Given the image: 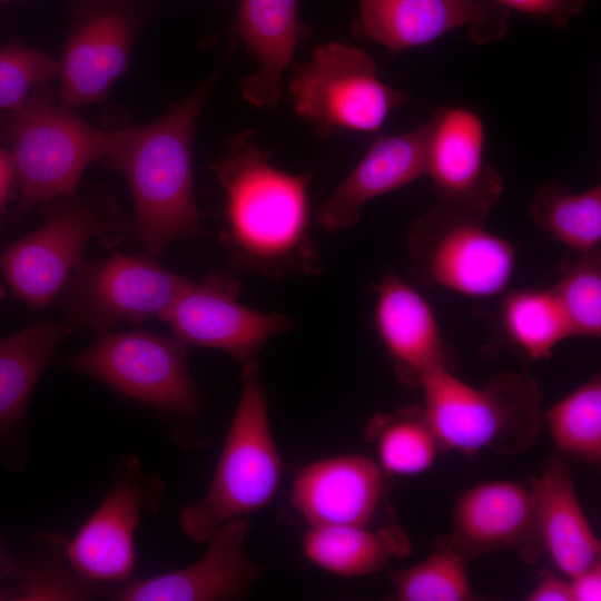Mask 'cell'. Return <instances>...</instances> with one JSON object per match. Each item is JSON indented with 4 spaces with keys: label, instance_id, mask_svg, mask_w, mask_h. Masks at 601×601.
Returning a JSON list of instances; mask_svg holds the SVG:
<instances>
[{
    "label": "cell",
    "instance_id": "cell-24",
    "mask_svg": "<svg viewBox=\"0 0 601 601\" xmlns=\"http://www.w3.org/2000/svg\"><path fill=\"white\" fill-rule=\"evenodd\" d=\"M63 336L61 322H41L0 338V443L23 427L31 393Z\"/></svg>",
    "mask_w": 601,
    "mask_h": 601
},
{
    "label": "cell",
    "instance_id": "cell-10",
    "mask_svg": "<svg viewBox=\"0 0 601 601\" xmlns=\"http://www.w3.org/2000/svg\"><path fill=\"white\" fill-rule=\"evenodd\" d=\"M58 60L59 100L73 109L102 100L128 66L146 10L137 0H69Z\"/></svg>",
    "mask_w": 601,
    "mask_h": 601
},
{
    "label": "cell",
    "instance_id": "cell-19",
    "mask_svg": "<svg viewBox=\"0 0 601 601\" xmlns=\"http://www.w3.org/2000/svg\"><path fill=\"white\" fill-rule=\"evenodd\" d=\"M375 328L397 377L420 386L424 375L450 366V353L436 316L424 296L396 274L377 286Z\"/></svg>",
    "mask_w": 601,
    "mask_h": 601
},
{
    "label": "cell",
    "instance_id": "cell-21",
    "mask_svg": "<svg viewBox=\"0 0 601 601\" xmlns=\"http://www.w3.org/2000/svg\"><path fill=\"white\" fill-rule=\"evenodd\" d=\"M543 553L566 578L600 561L601 543L580 503L566 461L553 455L529 482Z\"/></svg>",
    "mask_w": 601,
    "mask_h": 601
},
{
    "label": "cell",
    "instance_id": "cell-29",
    "mask_svg": "<svg viewBox=\"0 0 601 601\" xmlns=\"http://www.w3.org/2000/svg\"><path fill=\"white\" fill-rule=\"evenodd\" d=\"M67 541L60 535H40L32 553L11 568L18 581L10 600H87L93 584L71 566L66 552Z\"/></svg>",
    "mask_w": 601,
    "mask_h": 601
},
{
    "label": "cell",
    "instance_id": "cell-30",
    "mask_svg": "<svg viewBox=\"0 0 601 601\" xmlns=\"http://www.w3.org/2000/svg\"><path fill=\"white\" fill-rule=\"evenodd\" d=\"M467 561L446 542L430 556L404 570L393 571V599L398 601L474 600Z\"/></svg>",
    "mask_w": 601,
    "mask_h": 601
},
{
    "label": "cell",
    "instance_id": "cell-12",
    "mask_svg": "<svg viewBox=\"0 0 601 601\" xmlns=\"http://www.w3.org/2000/svg\"><path fill=\"white\" fill-rule=\"evenodd\" d=\"M160 481L137 459L122 462L101 503L67 541L72 569L93 584H126L136 566V533L145 514L158 508Z\"/></svg>",
    "mask_w": 601,
    "mask_h": 601
},
{
    "label": "cell",
    "instance_id": "cell-18",
    "mask_svg": "<svg viewBox=\"0 0 601 601\" xmlns=\"http://www.w3.org/2000/svg\"><path fill=\"white\" fill-rule=\"evenodd\" d=\"M384 476L365 455L318 460L298 470L290 501L309 526L368 525L383 500Z\"/></svg>",
    "mask_w": 601,
    "mask_h": 601
},
{
    "label": "cell",
    "instance_id": "cell-37",
    "mask_svg": "<svg viewBox=\"0 0 601 601\" xmlns=\"http://www.w3.org/2000/svg\"><path fill=\"white\" fill-rule=\"evenodd\" d=\"M0 600H9V592L2 589L1 583H0Z\"/></svg>",
    "mask_w": 601,
    "mask_h": 601
},
{
    "label": "cell",
    "instance_id": "cell-33",
    "mask_svg": "<svg viewBox=\"0 0 601 601\" xmlns=\"http://www.w3.org/2000/svg\"><path fill=\"white\" fill-rule=\"evenodd\" d=\"M501 6L535 19L548 21L558 29L565 28L578 17L588 0H494Z\"/></svg>",
    "mask_w": 601,
    "mask_h": 601
},
{
    "label": "cell",
    "instance_id": "cell-25",
    "mask_svg": "<svg viewBox=\"0 0 601 601\" xmlns=\"http://www.w3.org/2000/svg\"><path fill=\"white\" fill-rule=\"evenodd\" d=\"M367 436L375 444L378 465L390 475H420L444 453L423 405L376 413L368 422Z\"/></svg>",
    "mask_w": 601,
    "mask_h": 601
},
{
    "label": "cell",
    "instance_id": "cell-13",
    "mask_svg": "<svg viewBox=\"0 0 601 601\" xmlns=\"http://www.w3.org/2000/svg\"><path fill=\"white\" fill-rule=\"evenodd\" d=\"M239 293L236 278L213 273L188 283L158 318L185 345L219 349L244 364L270 336L288 329L290 321L243 305Z\"/></svg>",
    "mask_w": 601,
    "mask_h": 601
},
{
    "label": "cell",
    "instance_id": "cell-17",
    "mask_svg": "<svg viewBox=\"0 0 601 601\" xmlns=\"http://www.w3.org/2000/svg\"><path fill=\"white\" fill-rule=\"evenodd\" d=\"M245 518L230 520L209 538L203 555L183 569L130 581L116 591L120 601H217L240 597L260 573L248 558Z\"/></svg>",
    "mask_w": 601,
    "mask_h": 601
},
{
    "label": "cell",
    "instance_id": "cell-36",
    "mask_svg": "<svg viewBox=\"0 0 601 601\" xmlns=\"http://www.w3.org/2000/svg\"><path fill=\"white\" fill-rule=\"evenodd\" d=\"M16 184V171L10 152L7 148L0 147V221Z\"/></svg>",
    "mask_w": 601,
    "mask_h": 601
},
{
    "label": "cell",
    "instance_id": "cell-15",
    "mask_svg": "<svg viewBox=\"0 0 601 601\" xmlns=\"http://www.w3.org/2000/svg\"><path fill=\"white\" fill-rule=\"evenodd\" d=\"M356 31L400 52L465 28L476 45L501 40L511 11L494 0H357Z\"/></svg>",
    "mask_w": 601,
    "mask_h": 601
},
{
    "label": "cell",
    "instance_id": "cell-39",
    "mask_svg": "<svg viewBox=\"0 0 601 601\" xmlns=\"http://www.w3.org/2000/svg\"><path fill=\"white\" fill-rule=\"evenodd\" d=\"M0 564H1V552H0ZM0 579H1V574H0Z\"/></svg>",
    "mask_w": 601,
    "mask_h": 601
},
{
    "label": "cell",
    "instance_id": "cell-8",
    "mask_svg": "<svg viewBox=\"0 0 601 601\" xmlns=\"http://www.w3.org/2000/svg\"><path fill=\"white\" fill-rule=\"evenodd\" d=\"M72 274L55 299L67 335L81 328L105 334L118 322L159 317L189 283L151 257L124 254L83 259Z\"/></svg>",
    "mask_w": 601,
    "mask_h": 601
},
{
    "label": "cell",
    "instance_id": "cell-2",
    "mask_svg": "<svg viewBox=\"0 0 601 601\" xmlns=\"http://www.w3.org/2000/svg\"><path fill=\"white\" fill-rule=\"evenodd\" d=\"M214 83L207 78L158 119L109 130L105 157L127 180L135 205L136 233L151 255L179 238L200 234L194 197L193 138Z\"/></svg>",
    "mask_w": 601,
    "mask_h": 601
},
{
    "label": "cell",
    "instance_id": "cell-23",
    "mask_svg": "<svg viewBox=\"0 0 601 601\" xmlns=\"http://www.w3.org/2000/svg\"><path fill=\"white\" fill-rule=\"evenodd\" d=\"M303 553L316 566L345 578L383 570L393 559L412 551L407 534L396 525L311 526L303 538Z\"/></svg>",
    "mask_w": 601,
    "mask_h": 601
},
{
    "label": "cell",
    "instance_id": "cell-31",
    "mask_svg": "<svg viewBox=\"0 0 601 601\" xmlns=\"http://www.w3.org/2000/svg\"><path fill=\"white\" fill-rule=\"evenodd\" d=\"M551 288L561 306L572 337L601 335V252L579 254Z\"/></svg>",
    "mask_w": 601,
    "mask_h": 601
},
{
    "label": "cell",
    "instance_id": "cell-1",
    "mask_svg": "<svg viewBox=\"0 0 601 601\" xmlns=\"http://www.w3.org/2000/svg\"><path fill=\"white\" fill-rule=\"evenodd\" d=\"M253 135L229 139L211 167L225 193L221 243L238 266L270 278L318 274L321 257L308 235L312 174L275 168Z\"/></svg>",
    "mask_w": 601,
    "mask_h": 601
},
{
    "label": "cell",
    "instance_id": "cell-22",
    "mask_svg": "<svg viewBox=\"0 0 601 601\" xmlns=\"http://www.w3.org/2000/svg\"><path fill=\"white\" fill-rule=\"evenodd\" d=\"M298 0H239L235 31L258 63L256 73L242 79L245 100L264 108L282 93L280 77L296 46L309 36L297 13Z\"/></svg>",
    "mask_w": 601,
    "mask_h": 601
},
{
    "label": "cell",
    "instance_id": "cell-6",
    "mask_svg": "<svg viewBox=\"0 0 601 601\" xmlns=\"http://www.w3.org/2000/svg\"><path fill=\"white\" fill-rule=\"evenodd\" d=\"M484 217L436 203L407 229L415 275L426 284L472 298L504 293L516 268L515 247Z\"/></svg>",
    "mask_w": 601,
    "mask_h": 601
},
{
    "label": "cell",
    "instance_id": "cell-11",
    "mask_svg": "<svg viewBox=\"0 0 601 601\" xmlns=\"http://www.w3.org/2000/svg\"><path fill=\"white\" fill-rule=\"evenodd\" d=\"M43 225L0 253V272L12 292L32 309L59 295L91 238L104 244L118 237L76 194L56 198Z\"/></svg>",
    "mask_w": 601,
    "mask_h": 601
},
{
    "label": "cell",
    "instance_id": "cell-7",
    "mask_svg": "<svg viewBox=\"0 0 601 601\" xmlns=\"http://www.w3.org/2000/svg\"><path fill=\"white\" fill-rule=\"evenodd\" d=\"M295 112L315 125L318 139L338 130L374 132L407 95L384 83L372 56L339 42L318 46L296 65L289 82Z\"/></svg>",
    "mask_w": 601,
    "mask_h": 601
},
{
    "label": "cell",
    "instance_id": "cell-35",
    "mask_svg": "<svg viewBox=\"0 0 601 601\" xmlns=\"http://www.w3.org/2000/svg\"><path fill=\"white\" fill-rule=\"evenodd\" d=\"M528 601H572L569 581L546 572L526 597Z\"/></svg>",
    "mask_w": 601,
    "mask_h": 601
},
{
    "label": "cell",
    "instance_id": "cell-5",
    "mask_svg": "<svg viewBox=\"0 0 601 601\" xmlns=\"http://www.w3.org/2000/svg\"><path fill=\"white\" fill-rule=\"evenodd\" d=\"M42 86L0 112V139L8 145L19 188V217L40 203L75 195L81 174L105 157L108 145L109 130L89 125Z\"/></svg>",
    "mask_w": 601,
    "mask_h": 601
},
{
    "label": "cell",
    "instance_id": "cell-16",
    "mask_svg": "<svg viewBox=\"0 0 601 601\" xmlns=\"http://www.w3.org/2000/svg\"><path fill=\"white\" fill-rule=\"evenodd\" d=\"M445 542L467 562L504 550H516L524 562H535L542 550L530 484L497 480L463 491L455 500Z\"/></svg>",
    "mask_w": 601,
    "mask_h": 601
},
{
    "label": "cell",
    "instance_id": "cell-26",
    "mask_svg": "<svg viewBox=\"0 0 601 601\" xmlns=\"http://www.w3.org/2000/svg\"><path fill=\"white\" fill-rule=\"evenodd\" d=\"M529 214L540 229L579 254L600 248V184L575 193L562 181H548L534 191Z\"/></svg>",
    "mask_w": 601,
    "mask_h": 601
},
{
    "label": "cell",
    "instance_id": "cell-38",
    "mask_svg": "<svg viewBox=\"0 0 601 601\" xmlns=\"http://www.w3.org/2000/svg\"><path fill=\"white\" fill-rule=\"evenodd\" d=\"M6 293L2 286H0V300L4 297Z\"/></svg>",
    "mask_w": 601,
    "mask_h": 601
},
{
    "label": "cell",
    "instance_id": "cell-14",
    "mask_svg": "<svg viewBox=\"0 0 601 601\" xmlns=\"http://www.w3.org/2000/svg\"><path fill=\"white\" fill-rule=\"evenodd\" d=\"M425 126V176L436 203L486 218L503 193V179L485 160L482 119L470 109L446 106Z\"/></svg>",
    "mask_w": 601,
    "mask_h": 601
},
{
    "label": "cell",
    "instance_id": "cell-32",
    "mask_svg": "<svg viewBox=\"0 0 601 601\" xmlns=\"http://www.w3.org/2000/svg\"><path fill=\"white\" fill-rule=\"evenodd\" d=\"M58 73V60L43 51L12 42L0 48V111L18 107Z\"/></svg>",
    "mask_w": 601,
    "mask_h": 601
},
{
    "label": "cell",
    "instance_id": "cell-40",
    "mask_svg": "<svg viewBox=\"0 0 601 601\" xmlns=\"http://www.w3.org/2000/svg\"><path fill=\"white\" fill-rule=\"evenodd\" d=\"M2 1H9V0H0V2H2Z\"/></svg>",
    "mask_w": 601,
    "mask_h": 601
},
{
    "label": "cell",
    "instance_id": "cell-27",
    "mask_svg": "<svg viewBox=\"0 0 601 601\" xmlns=\"http://www.w3.org/2000/svg\"><path fill=\"white\" fill-rule=\"evenodd\" d=\"M501 322L509 338L532 361L551 357L561 342L572 337L551 288H523L505 294Z\"/></svg>",
    "mask_w": 601,
    "mask_h": 601
},
{
    "label": "cell",
    "instance_id": "cell-34",
    "mask_svg": "<svg viewBox=\"0 0 601 601\" xmlns=\"http://www.w3.org/2000/svg\"><path fill=\"white\" fill-rule=\"evenodd\" d=\"M572 601L601 600V562L568 577Z\"/></svg>",
    "mask_w": 601,
    "mask_h": 601
},
{
    "label": "cell",
    "instance_id": "cell-28",
    "mask_svg": "<svg viewBox=\"0 0 601 601\" xmlns=\"http://www.w3.org/2000/svg\"><path fill=\"white\" fill-rule=\"evenodd\" d=\"M556 452L592 464L601 461V378L583 384L542 413Z\"/></svg>",
    "mask_w": 601,
    "mask_h": 601
},
{
    "label": "cell",
    "instance_id": "cell-3",
    "mask_svg": "<svg viewBox=\"0 0 601 601\" xmlns=\"http://www.w3.org/2000/svg\"><path fill=\"white\" fill-rule=\"evenodd\" d=\"M425 413L444 452L513 455L530 449L543 427V395L536 381L500 373L482 386L439 367L421 380Z\"/></svg>",
    "mask_w": 601,
    "mask_h": 601
},
{
    "label": "cell",
    "instance_id": "cell-20",
    "mask_svg": "<svg viewBox=\"0 0 601 601\" xmlns=\"http://www.w3.org/2000/svg\"><path fill=\"white\" fill-rule=\"evenodd\" d=\"M425 124L398 135H378L353 171L317 209L325 229L352 228L368 201L425 176Z\"/></svg>",
    "mask_w": 601,
    "mask_h": 601
},
{
    "label": "cell",
    "instance_id": "cell-9",
    "mask_svg": "<svg viewBox=\"0 0 601 601\" xmlns=\"http://www.w3.org/2000/svg\"><path fill=\"white\" fill-rule=\"evenodd\" d=\"M67 365L167 414H190L199 405L186 345L175 336L146 331L107 332L70 357Z\"/></svg>",
    "mask_w": 601,
    "mask_h": 601
},
{
    "label": "cell",
    "instance_id": "cell-4",
    "mask_svg": "<svg viewBox=\"0 0 601 601\" xmlns=\"http://www.w3.org/2000/svg\"><path fill=\"white\" fill-rule=\"evenodd\" d=\"M242 380V393L210 485L201 500L179 514L181 530L196 542H207L224 523L267 505L279 484L282 459L255 361L243 364Z\"/></svg>",
    "mask_w": 601,
    "mask_h": 601
}]
</instances>
